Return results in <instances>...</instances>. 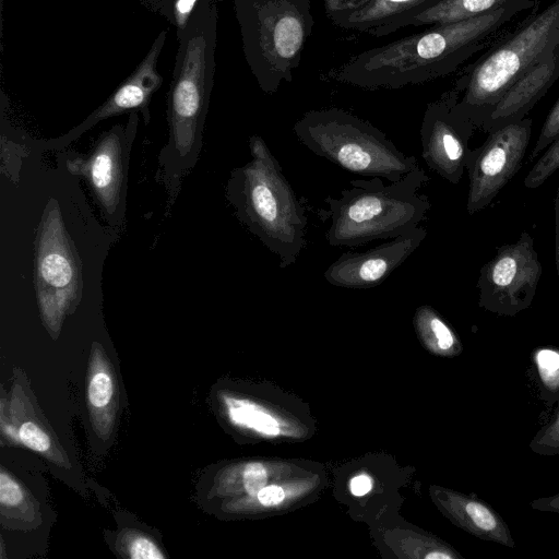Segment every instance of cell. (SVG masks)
<instances>
[{"mask_svg":"<svg viewBox=\"0 0 559 559\" xmlns=\"http://www.w3.org/2000/svg\"><path fill=\"white\" fill-rule=\"evenodd\" d=\"M427 235L417 227L364 252H345L331 263L323 277L333 286L365 289L382 284L419 247Z\"/></svg>","mask_w":559,"mask_h":559,"instance_id":"obj_12","label":"cell"},{"mask_svg":"<svg viewBox=\"0 0 559 559\" xmlns=\"http://www.w3.org/2000/svg\"><path fill=\"white\" fill-rule=\"evenodd\" d=\"M123 548L128 557L133 559H160L164 554L147 536L129 533L123 538Z\"/></svg>","mask_w":559,"mask_h":559,"instance_id":"obj_28","label":"cell"},{"mask_svg":"<svg viewBox=\"0 0 559 559\" xmlns=\"http://www.w3.org/2000/svg\"><path fill=\"white\" fill-rule=\"evenodd\" d=\"M293 131L312 153L354 174L394 182L419 168L380 129L341 108L307 111Z\"/></svg>","mask_w":559,"mask_h":559,"instance_id":"obj_6","label":"cell"},{"mask_svg":"<svg viewBox=\"0 0 559 559\" xmlns=\"http://www.w3.org/2000/svg\"><path fill=\"white\" fill-rule=\"evenodd\" d=\"M246 61L264 93L293 81L313 28L310 0H234Z\"/></svg>","mask_w":559,"mask_h":559,"instance_id":"obj_5","label":"cell"},{"mask_svg":"<svg viewBox=\"0 0 559 559\" xmlns=\"http://www.w3.org/2000/svg\"><path fill=\"white\" fill-rule=\"evenodd\" d=\"M427 559H453L455 555L448 550H433L426 555Z\"/></svg>","mask_w":559,"mask_h":559,"instance_id":"obj_36","label":"cell"},{"mask_svg":"<svg viewBox=\"0 0 559 559\" xmlns=\"http://www.w3.org/2000/svg\"><path fill=\"white\" fill-rule=\"evenodd\" d=\"M460 92L453 86L429 103L424 112L420 140L427 166L452 183L461 179L465 164V140L469 120L454 108Z\"/></svg>","mask_w":559,"mask_h":559,"instance_id":"obj_11","label":"cell"},{"mask_svg":"<svg viewBox=\"0 0 559 559\" xmlns=\"http://www.w3.org/2000/svg\"><path fill=\"white\" fill-rule=\"evenodd\" d=\"M242 479L247 492L252 497H257L259 491L266 485L267 473L261 463H249L243 469Z\"/></svg>","mask_w":559,"mask_h":559,"instance_id":"obj_30","label":"cell"},{"mask_svg":"<svg viewBox=\"0 0 559 559\" xmlns=\"http://www.w3.org/2000/svg\"><path fill=\"white\" fill-rule=\"evenodd\" d=\"M559 169V135L552 141L546 153L527 174L524 186L537 188L543 185L556 170Z\"/></svg>","mask_w":559,"mask_h":559,"instance_id":"obj_25","label":"cell"},{"mask_svg":"<svg viewBox=\"0 0 559 559\" xmlns=\"http://www.w3.org/2000/svg\"><path fill=\"white\" fill-rule=\"evenodd\" d=\"M531 360L540 399L550 405L559 404V347H538L532 353Z\"/></svg>","mask_w":559,"mask_h":559,"instance_id":"obj_20","label":"cell"},{"mask_svg":"<svg viewBox=\"0 0 559 559\" xmlns=\"http://www.w3.org/2000/svg\"><path fill=\"white\" fill-rule=\"evenodd\" d=\"M428 179L418 168L390 185L379 177L352 180L338 198H325L328 207L318 212L330 219L328 245L354 248L416 229L430 209L427 197L418 193Z\"/></svg>","mask_w":559,"mask_h":559,"instance_id":"obj_2","label":"cell"},{"mask_svg":"<svg viewBox=\"0 0 559 559\" xmlns=\"http://www.w3.org/2000/svg\"><path fill=\"white\" fill-rule=\"evenodd\" d=\"M532 119L509 122L488 139L469 170L467 211L487 206L521 167L531 138Z\"/></svg>","mask_w":559,"mask_h":559,"instance_id":"obj_10","label":"cell"},{"mask_svg":"<svg viewBox=\"0 0 559 559\" xmlns=\"http://www.w3.org/2000/svg\"><path fill=\"white\" fill-rule=\"evenodd\" d=\"M559 78V44L551 53L532 67L489 110L491 122L507 124L522 117L547 93Z\"/></svg>","mask_w":559,"mask_h":559,"instance_id":"obj_15","label":"cell"},{"mask_svg":"<svg viewBox=\"0 0 559 559\" xmlns=\"http://www.w3.org/2000/svg\"><path fill=\"white\" fill-rule=\"evenodd\" d=\"M370 1L371 0H324V10L328 19L334 23Z\"/></svg>","mask_w":559,"mask_h":559,"instance_id":"obj_31","label":"cell"},{"mask_svg":"<svg viewBox=\"0 0 559 559\" xmlns=\"http://www.w3.org/2000/svg\"><path fill=\"white\" fill-rule=\"evenodd\" d=\"M559 135V97L549 111L538 140L533 148L530 159L535 158L544 148H546Z\"/></svg>","mask_w":559,"mask_h":559,"instance_id":"obj_29","label":"cell"},{"mask_svg":"<svg viewBox=\"0 0 559 559\" xmlns=\"http://www.w3.org/2000/svg\"><path fill=\"white\" fill-rule=\"evenodd\" d=\"M218 10L201 0L187 27L176 32L178 50L168 94V120L175 150L191 152L206 114L214 82Z\"/></svg>","mask_w":559,"mask_h":559,"instance_id":"obj_7","label":"cell"},{"mask_svg":"<svg viewBox=\"0 0 559 559\" xmlns=\"http://www.w3.org/2000/svg\"><path fill=\"white\" fill-rule=\"evenodd\" d=\"M201 0H143L152 11L164 16L176 32L187 27L195 8Z\"/></svg>","mask_w":559,"mask_h":559,"instance_id":"obj_23","label":"cell"},{"mask_svg":"<svg viewBox=\"0 0 559 559\" xmlns=\"http://www.w3.org/2000/svg\"><path fill=\"white\" fill-rule=\"evenodd\" d=\"M533 510L559 513V492L544 498H537L530 503Z\"/></svg>","mask_w":559,"mask_h":559,"instance_id":"obj_33","label":"cell"},{"mask_svg":"<svg viewBox=\"0 0 559 559\" xmlns=\"http://www.w3.org/2000/svg\"><path fill=\"white\" fill-rule=\"evenodd\" d=\"M558 44L559 0H554L462 70L454 84L461 95L455 110L468 120L488 114L504 93Z\"/></svg>","mask_w":559,"mask_h":559,"instance_id":"obj_4","label":"cell"},{"mask_svg":"<svg viewBox=\"0 0 559 559\" xmlns=\"http://www.w3.org/2000/svg\"><path fill=\"white\" fill-rule=\"evenodd\" d=\"M450 508L456 520L475 536L495 542L507 547H514L515 542L508 524L501 515L487 502L460 495H452Z\"/></svg>","mask_w":559,"mask_h":559,"instance_id":"obj_18","label":"cell"},{"mask_svg":"<svg viewBox=\"0 0 559 559\" xmlns=\"http://www.w3.org/2000/svg\"><path fill=\"white\" fill-rule=\"evenodd\" d=\"M542 274V265L527 233L502 247L483 267L478 281L479 304L502 316H514L530 307Z\"/></svg>","mask_w":559,"mask_h":559,"instance_id":"obj_9","label":"cell"},{"mask_svg":"<svg viewBox=\"0 0 559 559\" xmlns=\"http://www.w3.org/2000/svg\"><path fill=\"white\" fill-rule=\"evenodd\" d=\"M36 294L44 324L53 337L81 300V262L68 235L59 204L51 199L38 229Z\"/></svg>","mask_w":559,"mask_h":559,"instance_id":"obj_8","label":"cell"},{"mask_svg":"<svg viewBox=\"0 0 559 559\" xmlns=\"http://www.w3.org/2000/svg\"><path fill=\"white\" fill-rule=\"evenodd\" d=\"M249 150L250 160L233 175L231 201L241 221L285 269L306 246L307 216L264 140L252 135Z\"/></svg>","mask_w":559,"mask_h":559,"instance_id":"obj_3","label":"cell"},{"mask_svg":"<svg viewBox=\"0 0 559 559\" xmlns=\"http://www.w3.org/2000/svg\"><path fill=\"white\" fill-rule=\"evenodd\" d=\"M514 0H442L415 16L409 26L447 24L472 19Z\"/></svg>","mask_w":559,"mask_h":559,"instance_id":"obj_19","label":"cell"},{"mask_svg":"<svg viewBox=\"0 0 559 559\" xmlns=\"http://www.w3.org/2000/svg\"><path fill=\"white\" fill-rule=\"evenodd\" d=\"M372 487V479L366 475H357L350 480V491L355 496H364L370 491Z\"/></svg>","mask_w":559,"mask_h":559,"instance_id":"obj_34","label":"cell"},{"mask_svg":"<svg viewBox=\"0 0 559 559\" xmlns=\"http://www.w3.org/2000/svg\"><path fill=\"white\" fill-rule=\"evenodd\" d=\"M538 3L514 0L472 19L431 25L424 32L364 50L329 75L368 90L401 88L445 76L489 46L520 14L536 10Z\"/></svg>","mask_w":559,"mask_h":559,"instance_id":"obj_1","label":"cell"},{"mask_svg":"<svg viewBox=\"0 0 559 559\" xmlns=\"http://www.w3.org/2000/svg\"><path fill=\"white\" fill-rule=\"evenodd\" d=\"M19 440L27 448L49 456L51 460L63 463L61 454L55 449L50 436L37 423L26 420L17 430Z\"/></svg>","mask_w":559,"mask_h":559,"instance_id":"obj_24","label":"cell"},{"mask_svg":"<svg viewBox=\"0 0 559 559\" xmlns=\"http://www.w3.org/2000/svg\"><path fill=\"white\" fill-rule=\"evenodd\" d=\"M228 415L239 426L250 427L261 433L276 436L280 433L277 421L257 405L235 399H226Z\"/></svg>","mask_w":559,"mask_h":559,"instance_id":"obj_21","label":"cell"},{"mask_svg":"<svg viewBox=\"0 0 559 559\" xmlns=\"http://www.w3.org/2000/svg\"><path fill=\"white\" fill-rule=\"evenodd\" d=\"M530 449L539 455H559V407L549 423L535 433Z\"/></svg>","mask_w":559,"mask_h":559,"instance_id":"obj_26","label":"cell"},{"mask_svg":"<svg viewBox=\"0 0 559 559\" xmlns=\"http://www.w3.org/2000/svg\"><path fill=\"white\" fill-rule=\"evenodd\" d=\"M442 0H371L333 24L382 37L409 26L411 21Z\"/></svg>","mask_w":559,"mask_h":559,"instance_id":"obj_16","label":"cell"},{"mask_svg":"<svg viewBox=\"0 0 559 559\" xmlns=\"http://www.w3.org/2000/svg\"><path fill=\"white\" fill-rule=\"evenodd\" d=\"M122 165V144L118 128L105 133L91 155L67 162L69 173L88 180L108 214L115 213L119 203L123 180Z\"/></svg>","mask_w":559,"mask_h":559,"instance_id":"obj_14","label":"cell"},{"mask_svg":"<svg viewBox=\"0 0 559 559\" xmlns=\"http://www.w3.org/2000/svg\"><path fill=\"white\" fill-rule=\"evenodd\" d=\"M257 498L261 504L265 507H272L281 503L285 498V493L280 486L270 485L263 487L259 491Z\"/></svg>","mask_w":559,"mask_h":559,"instance_id":"obj_32","label":"cell"},{"mask_svg":"<svg viewBox=\"0 0 559 559\" xmlns=\"http://www.w3.org/2000/svg\"><path fill=\"white\" fill-rule=\"evenodd\" d=\"M87 404L95 431L108 437L112 430L117 409L114 370L102 348L93 344L87 378Z\"/></svg>","mask_w":559,"mask_h":559,"instance_id":"obj_17","label":"cell"},{"mask_svg":"<svg viewBox=\"0 0 559 559\" xmlns=\"http://www.w3.org/2000/svg\"><path fill=\"white\" fill-rule=\"evenodd\" d=\"M0 502L3 510L27 513L28 500L21 485L5 471L0 473Z\"/></svg>","mask_w":559,"mask_h":559,"instance_id":"obj_27","label":"cell"},{"mask_svg":"<svg viewBox=\"0 0 559 559\" xmlns=\"http://www.w3.org/2000/svg\"><path fill=\"white\" fill-rule=\"evenodd\" d=\"M166 37L167 32L162 31L133 72L115 90L103 105L68 134L69 138L78 136L100 120L126 111L140 110L143 114L145 123L148 122L151 98L163 83V76L157 71V61Z\"/></svg>","mask_w":559,"mask_h":559,"instance_id":"obj_13","label":"cell"},{"mask_svg":"<svg viewBox=\"0 0 559 559\" xmlns=\"http://www.w3.org/2000/svg\"><path fill=\"white\" fill-rule=\"evenodd\" d=\"M555 246H556V265L557 272L559 276V189L557 190V194L555 198Z\"/></svg>","mask_w":559,"mask_h":559,"instance_id":"obj_35","label":"cell"},{"mask_svg":"<svg viewBox=\"0 0 559 559\" xmlns=\"http://www.w3.org/2000/svg\"><path fill=\"white\" fill-rule=\"evenodd\" d=\"M418 320L423 331L431 336L439 350L444 353L460 350L454 332L431 308H420Z\"/></svg>","mask_w":559,"mask_h":559,"instance_id":"obj_22","label":"cell"}]
</instances>
